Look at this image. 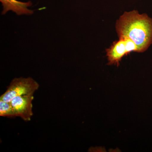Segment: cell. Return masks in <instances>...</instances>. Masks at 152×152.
Here are the masks:
<instances>
[{
  "instance_id": "6da1fadb",
  "label": "cell",
  "mask_w": 152,
  "mask_h": 152,
  "mask_svg": "<svg viewBox=\"0 0 152 152\" xmlns=\"http://www.w3.org/2000/svg\"><path fill=\"white\" fill-rule=\"evenodd\" d=\"M119 38L128 37L136 44L139 53L146 51L152 44V18L138 11L125 12L116 23Z\"/></svg>"
},
{
  "instance_id": "7a4b0ae2",
  "label": "cell",
  "mask_w": 152,
  "mask_h": 152,
  "mask_svg": "<svg viewBox=\"0 0 152 152\" xmlns=\"http://www.w3.org/2000/svg\"><path fill=\"white\" fill-rule=\"evenodd\" d=\"M39 87L38 83L31 77L16 78L12 81L0 100L10 102L14 98L26 95H33Z\"/></svg>"
},
{
  "instance_id": "3957f363",
  "label": "cell",
  "mask_w": 152,
  "mask_h": 152,
  "mask_svg": "<svg viewBox=\"0 0 152 152\" xmlns=\"http://www.w3.org/2000/svg\"><path fill=\"white\" fill-rule=\"evenodd\" d=\"M108 65L120 66L123 57L132 52L139 53L138 48L132 40L128 37L120 38L115 41L109 48L106 50Z\"/></svg>"
},
{
  "instance_id": "277c9868",
  "label": "cell",
  "mask_w": 152,
  "mask_h": 152,
  "mask_svg": "<svg viewBox=\"0 0 152 152\" xmlns=\"http://www.w3.org/2000/svg\"><path fill=\"white\" fill-rule=\"evenodd\" d=\"M33 95H26L14 98L10 102L17 117H20L25 121H31L33 115Z\"/></svg>"
},
{
  "instance_id": "5b68a950",
  "label": "cell",
  "mask_w": 152,
  "mask_h": 152,
  "mask_svg": "<svg viewBox=\"0 0 152 152\" xmlns=\"http://www.w3.org/2000/svg\"><path fill=\"white\" fill-rule=\"evenodd\" d=\"M0 1L3 7L2 15H4L10 11H12L18 15H31L34 13L33 10L28 9V7L32 5L30 1L23 2L17 0H0Z\"/></svg>"
},
{
  "instance_id": "8992f818",
  "label": "cell",
  "mask_w": 152,
  "mask_h": 152,
  "mask_svg": "<svg viewBox=\"0 0 152 152\" xmlns=\"http://www.w3.org/2000/svg\"><path fill=\"white\" fill-rule=\"evenodd\" d=\"M0 116L8 118H15L16 115L10 102L0 100Z\"/></svg>"
}]
</instances>
